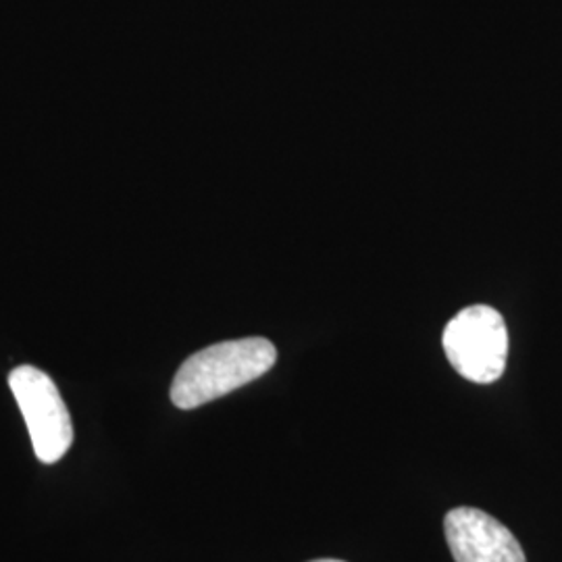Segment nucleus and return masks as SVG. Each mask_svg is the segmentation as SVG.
I'll list each match as a JSON object with an SVG mask.
<instances>
[{
    "label": "nucleus",
    "mask_w": 562,
    "mask_h": 562,
    "mask_svg": "<svg viewBox=\"0 0 562 562\" xmlns=\"http://www.w3.org/2000/svg\"><path fill=\"white\" fill-rule=\"evenodd\" d=\"M276 361L278 350L265 338L213 344L178 369L171 383V402L181 411L199 408L259 380Z\"/></svg>",
    "instance_id": "1"
},
{
    "label": "nucleus",
    "mask_w": 562,
    "mask_h": 562,
    "mask_svg": "<svg viewBox=\"0 0 562 562\" xmlns=\"http://www.w3.org/2000/svg\"><path fill=\"white\" fill-rule=\"evenodd\" d=\"M443 531L457 562H527L519 540L480 508L450 510Z\"/></svg>",
    "instance_id": "4"
},
{
    "label": "nucleus",
    "mask_w": 562,
    "mask_h": 562,
    "mask_svg": "<svg viewBox=\"0 0 562 562\" xmlns=\"http://www.w3.org/2000/svg\"><path fill=\"white\" fill-rule=\"evenodd\" d=\"M311 562H344V561H334V559H323V561H311Z\"/></svg>",
    "instance_id": "5"
},
{
    "label": "nucleus",
    "mask_w": 562,
    "mask_h": 562,
    "mask_svg": "<svg viewBox=\"0 0 562 562\" xmlns=\"http://www.w3.org/2000/svg\"><path fill=\"white\" fill-rule=\"evenodd\" d=\"M9 387L20 404L36 457L46 464L60 461L74 442V425L57 383L38 367L21 364L11 371Z\"/></svg>",
    "instance_id": "3"
},
{
    "label": "nucleus",
    "mask_w": 562,
    "mask_h": 562,
    "mask_svg": "<svg viewBox=\"0 0 562 562\" xmlns=\"http://www.w3.org/2000/svg\"><path fill=\"white\" fill-rule=\"evenodd\" d=\"M443 352L464 380L494 383L508 359V331L503 315L485 304L467 306L443 329Z\"/></svg>",
    "instance_id": "2"
}]
</instances>
